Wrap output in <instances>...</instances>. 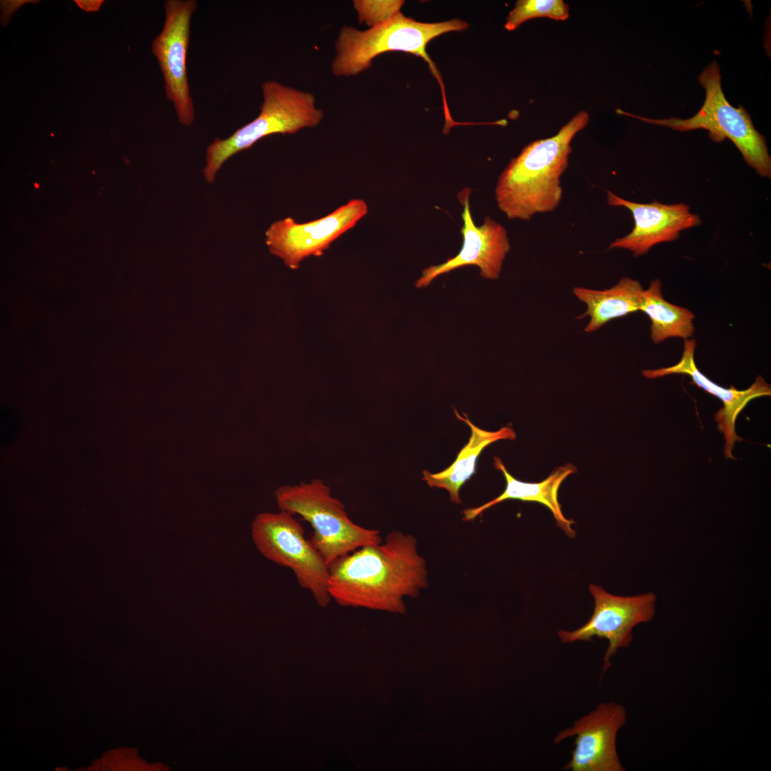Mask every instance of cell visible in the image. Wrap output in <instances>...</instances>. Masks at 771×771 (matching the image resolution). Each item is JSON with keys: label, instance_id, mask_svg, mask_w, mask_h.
Instances as JSON below:
<instances>
[{"label": "cell", "instance_id": "cell-2", "mask_svg": "<svg viewBox=\"0 0 771 771\" xmlns=\"http://www.w3.org/2000/svg\"><path fill=\"white\" fill-rule=\"evenodd\" d=\"M589 115H575L553 137L535 140L512 158L498 177L495 195L508 218L529 221L554 211L563 196L560 178L568 166L570 143L588 124Z\"/></svg>", "mask_w": 771, "mask_h": 771}, {"label": "cell", "instance_id": "cell-10", "mask_svg": "<svg viewBox=\"0 0 771 771\" xmlns=\"http://www.w3.org/2000/svg\"><path fill=\"white\" fill-rule=\"evenodd\" d=\"M197 8L195 0H167L163 29L153 39L152 52L159 64L166 96L171 101L179 123L191 126L195 110L187 74V53L191 19Z\"/></svg>", "mask_w": 771, "mask_h": 771}, {"label": "cell", "instance_id": "cell-14", "mask_svg": "<svg viewBox=\"0 0 771 771\" xmlns=\"http://www.w3.org/2000/svg\"><path fill=\"white\" fill-rule=\"evenodd\" d=\"M696 342L694 339H685L682 356L674 366L654 370H645L642 375L647 378H656L670 374H685L690 376L693 383L722 402V407L715 415L717 428L724 435L725 458L733 459L732 448L736 441L743 439L735 432V422L738 415L752 400L771 395L770 385L761 376L745 390L734 387L725 388L718 386L702 374L697 368L694 353Z\"/></svg>", "mask_w": 771, "mask_h": 771}, {"label": "cell", "instance_id": "cell-11", "mask_svg": "<svg viewBox=\"0 0 771 771\" xmlns=\"http://www.w3.org/2000/svg\"><path fill=\"white\" fill-rule=\"evenodd\" d=\"M627 712L622 705L600 703L596 709L560 731L554 738L560 743L575 736L570 762L564 767L572 771H623L617 752L618 731L625 725Z\"/></svg>", "mask_w": 771, "mask_h": 771}, {"label": "cell", "instance_id": "cell-19", "mask_svg": "<svg viewBox=\"0 0 771 771\" xmlns=\"http://www.w3.org/2000/svg\"><path fill=\"white\" fill-rule=\"evenodd\" d=\"M539 17L565 21L569 17V6L563 0H519L510 11L504 27L513 31L525 21Z\"/></svg>", "mask_w": 771, "mask_h": 771}, {"label": "cell", "instance_id": "cell-8", "mask_svg": "<svg viewBox=\"0 0 771 771\" xmlns=\"http://www.w3.org/2000/svg\"><path fill=\"white\" fill-rule=\"evenodd\" d=\"M366 201L350 200L318 219L299 223L288 217L272 223L265 233L269 251L292 269L311 256H319L331 243L353 228L368 213Z\"/></svg>", "mask_w": 771, "mask_h": 771}, {"label": "cell", "instance_id": "cell-9", "mask_svg": "<svg viewBox=\"0 0 771 771\" xmlns=\"http://www.w3.org/2000/svg\"><path fill=\"white\" fill-rule=\"evenodd\" d=\"M589 590L595 602L590 618L580 628L573 631L560 630L558 635L564 643L592 641L593 637L607 639L608 647L603 668L605 672L611 666L610 657L618 649L628 647L632 642L633 629L654 618L657 598L652 593L615 595L595 584L589 585Z\"/></svg>", "mask_w": 771, "mask_h": 771}, {"label": "cell", "instance_id": "cell-16", "mask_svg": "<svg viewBox=\"0 0 771 771\" xmlns=\"http://www.w3.org/2000/svg\"><path fill=\"white\" fill-rule=\"evenodd\" d=\"M454 413L458 419L470 428V439L449 467L436 473L424 470L423 480L430 487L446 490L449 493L450 500L460 504V489L475 473L477 459L484 448L499 440H514L516 435L515 431L509 427H504L496 431L483 430L475 425L465 413L462 416L455 409Z\"/></svg>", "mask_w": 771, "mask_h": 771}, {"label": "cell", "instance_id": "cell-3", "mask_svg": "<svg viewBox=\"0 0 771 771\" xmlns=\"http://www.w3.org/2000/svg\"><path fill=\"white\" fill-rule=\"evenodd\" d=\"M467 22L452 19L437 23H424L404 16L401 12L390 20L361 31L343 25L335 42L336 54L331 71L336 76H356L372 66L374 58L388 51H403L421 57L441 87L443 109H448L445 87L439 71L426 52L427 44L433 39L451 31H462Z\"/></svg>", "mask_w": 771, "mask_h": 771}, {"label": "cell", "instance_id": "cell-17", "mask_svg": "<svg viewBox=\"0 0 771 771\" xmlns=\"http://www.w3.org/2000/svg\"><path fill=\"white\" fill-rule=\"evenodd\" d=\"M643 290L638 281L628 277L622 278L615 286L605 290L575 287L573 293L587 307L578 317H589L585 331L593 333L611 320L639 311Z\"/></svg>", "mask_w": 771, "mask_h": 771}, {"label": "cell", "instance_id": "cell-18", "mask_svg": "<svg viewBox=\"0 0 771 771\" xmlns=\"http://www.w3.org/2000/svg\"><path fill=\"white\" fill-rule=\"evenodd\" d=\"M639 311L651 321L650 337L655 343L672 337L687 339L694 333V314L665 300L658 279L652 281L648 288L643 290Z\"/></svg>", "mask_w": 771, "mask_h": 771}, {"label": "cell", "instance_id": "cell-21", "mask_svg": "<svg viewBox=\"0 0 771 771\" xmlns=\"http://www.w3.org/2000/svg\"><path fill=\"white\" fill-rule=\"evenodd\" d=\"M76 4L84 10L94 11L98 10L102 1H76Z\"/></svg>", "mask_w": 771, "mask_h": 771}, {"label": "cell", "instance_id": "cell-7", "mask_svg": "<svg viewBox=\"0 0 771 771\" xmlns=\"http://www.w3.org/2000/svg\"><path fill=\"white\" fill-rule=\"evenodd\" d=\"M304 535L294 515L283 510L259 513L251 524V538L260 553L291 569L298 585L311 593L318 605L326 607L331 600L328 564Z\"/></svg>", "mask_w": 771, "mask_h": 771}, {"label": "cell", "instance_id": "cell-4", "mask_svg": "<svg viewBox=\"0 0 771 771\" xmlns=\"http://www.w3.org/2000/svg\"><path fill=\"white\" fill-rule=\"evenodd\" d=\"M263 101L259 114L224 139L215 138L206 148L203 176L213 183L223 163L235 154L252 147L263 138L276 133L293 134L317 126L323 112L316 106L313 94L276 81L261 85Z\"/></svg>", "mask_w": 771, "mask_h": 771}, {"label": "cell", "instance_id": "cell-15", "mask_svg": "<svg viewBox=\"0 0 771 771\" xmlns=\"http://www.w3.org/2000/svg\"><path fill=\"white\" fill-rule=\"evenodd\" d=\"M494 465L503 473L505 478L506 486L504 491L498 497L478 507L464 510V520H472L485 510L506 500L532 501L546 506L553 513L557 525L569 537L575 536V531L571 527L574 522L564 516L558 499V489L561 483L568 475L576 471L575 466L570 463L566 464L558 468L541 482L526 483L513 478L498 457H494Z\"/></svg>", "mask_w": 771, "mask_h": 771}, {"label": "cell", "instance_id": "cell-6", "mask_svg": "<svg viewBox=\"0 0 771 771\" xmlns=\"http://www.w3.org/2000/svg\"><path fill=\"white\" fill-rule=\"evenodd\" d=\"M720 71L717 63L714 61L699 76V82L705 90V98L700 110L689 119H652L620 109H617L616 112L680 131L705 129L710 138L717 142L728 138L740 151L747 163L760 176L770 178L771 158L766 141L755 128L745 108L742 106L735 108L728 102L722 89Z\"/></svg>", "mask_w": 771, "mask_h": 771}, {"label": "cell", "instance_id": "cell-20", "mask_svg": "<svg viewBox=\"0 0 771 771\" xmlns=\"http://www.w3.org/2000/svg\"><path fill=\"white\" fill-rule=\"evenodd\" d=\"M404 3L401 0H354L353 5L357 12L358 22L365 23L371 28L390 20L400 13Z\"/></svg>", "mask_w": 771, "mask_h": 771}, {"label": "cell", "instance_id": "cell-12", "mask_svg": "<svg viewBox=\"0 0 771 771\" xmlns=\"http://www.w3.org/2000/svg\"><path fill=\"white\" fill-rule=\"evenodd\" d=\"M470 189L468 188L458 194L463 205L460 251L443 263L425 268L415 283L416 288H425L438 276L470 265L478 266L480 276L485 278L496 280L499 278L503 263L510 249L507 231L489 216L485 218L482 225L476 226L470 210Z\"/></svg>", "mask_w": 771, "mask_h": 771}, {"label": "cell", "instance_id": "cell-1", "mask_svg": "<svg viewBox=\"0 0 771 771\" xmlns=\"http://www.w3.org/2000/svg\"><path fill=\"white\" fill-rule=\"evenodd\" d=\"M329 593L343 606L404 613L403 598L428 587L425 560L416 539L395 530L384 543L365 545L329 565Z\"/></svg>", "mask_w": 771, "mask_h": 771}, {"label": "cell", "instance_id": "cell-5", "mask_svg": "<svg viewBox=\"0 0 771 771\" xmlns=\"http://www.w3.org/2000/svg\"><path fill=\"white\" fill-rule=\"evenodd\" d=\"M275 498L280 510L310 523L313 530L310 541L328 565L359 548L382 543L378 530L363 528L349 518L343 503L321 479L281 486Z\"/></svg>", "mask_w": 771, "mask_h": 771}, {"label": "cell", "instance_id": "cell-13", "mask_svg": "<svg viewBox=\"0 0 771 771\" xmlns=\"http://www.w3.org/2000/svg\"><path fill=\"white\" fill-rule=\"evenodd\" d=\"M608 204L631 211L635 225L628 235L613 241L608 249L623 248L634 256L645 254L655 245L676 240L682 230L699 226L700 218L685 203L663 204L656 201L639 203L623 199L607 191Z\"/></svg>", "mask_w": 771, "mask_h": 771}]
</instances>
